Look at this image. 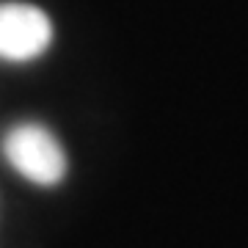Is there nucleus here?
Segmentation results:
<instances>
[{"mask_svg":"<svg viewBox=\"0 0 248 248\" xmlns=\"http://www.w3.org/2000/svg\"><path fill=\"white\" fill-rule=\"evenodd\" d=\"M3 157L19 177L39 187H53L66 177V155L47 127L36 122L14 124L3 138Z\"/></svg>","mask_w":248,"mask_h":248,"instance_id":"f257e3e1","label":"nucleus"},{"mask_svg":"<svg viewBox=\"0 0 248 248\" xmlns=\"http://www.w3.org/2000/svg\"><path fill=\"white\" fill-rule=\"evenodd\" d=\"M53 19L33 3H0V61H36L53 45Z\"/></svg>","mask_w":248,"mask_h":248,"instance_id":"f03ea898","label":"nucleus"}]
</instances>
